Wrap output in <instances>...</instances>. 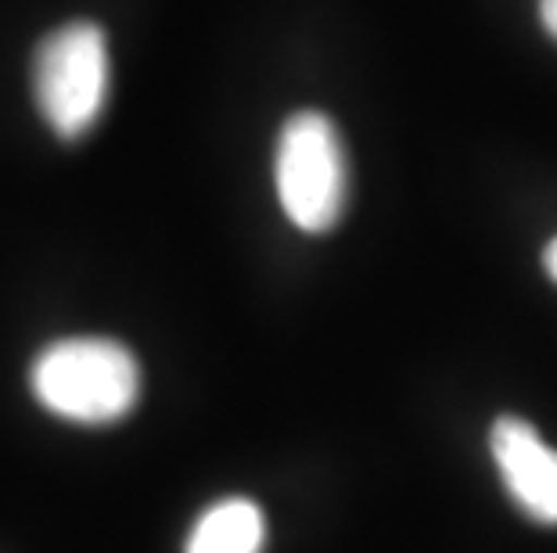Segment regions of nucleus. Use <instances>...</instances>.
I'll use <instances>...</instances> for the list:
<instances>
[{
  "mask_svg": "<svg viewBox=\"0 0 557 553\" xmlns=\"http://www.w3.org/2000/svg\"><path fill=\"white\" fill-rule=\"evenodd\" d=\"M29 388L47 414L73 425H115L137 403L140 367L112 338H62L33 360Z\"/></svg>",
  "mask_w": 557,
  "mask_h": 553,
  "instance_id": "nucleus-1",
  "label": "nucleus"
},
{
  "mask_svg": "<svg viewBox=\"0 0 557 553\" xmlns=\"http://www.w3.org/2000/svg\"><path fill=\"white\" fill-rule=\"evenodd\" d=\"M274 180L284 216L299 230L324 234L342 219L349 202V159L327 115L299 112L284 123Z\"/></svg>",
  "mask_w": 557,
  "mask_h": 553,
  "instance_id": "nucleus-2",
  "label": "nucleus"
},
{
  "mask_svg": "<svg viewBox=\"0 0 557 553\" xmlns=\"http://www.w3.org/2000/svg\"><path fill=\"white\" fill-rule=\"evenodd\" d=\"M33 98L62 140L90 134L109 98V40L94 22L47 33L33 58Z\"/></svg>",
  "mask_w": 557,
  "mask_h": 553,
  "instance_id": "nucleus-3",
  "label": "nucleus"
},
{
  "mask_svg": "<svg viewBox=\"0 0 557 553\" xmlns=\"http://www.w3.org/2000/svg\"><path fill=\"white\" fill-rule=\"evenodd\" d=\"M493 461L511 500L532 521L557 525V450L521 417H500L490 435Z\"/></svg>",
  "mask_w": 557,
  "mask_h": 553,
  "instance_id": "nucleus-4",
  "label": "nucleus"
},
{
  "mask_svg": "<svg viewBox=\"0 0 557 553\" xmlns=\"http://www.w3.org/2000/svg\"><path fill=\"white\" fill-rule=\"evenodd\" d=\"M267 517L245 497L212 503L195 521L184 553H263Z\"/></svg>",
  "mask_w": 557,
  "mask_h": 553,
  "instance_id": "nucleus-5",
  "label": "nucleus"
},
{
  "mask_svg": "<svg viewBox=\"0 0 557 553\" xmlns=\"http://www.w3.org/2000/svg\"><path fill=\"white\" fill-rule=\"evenodd\" d=\"M540 18L543 26H547V33L557 40V0H540Z\"/></svg>",
  "mask_w": 557,
  "mask_h": 553,
  "instance_id": "nucleus-6",
  "label": "nucleus"
},
{
  "mask_svg": "<svg viewBox=\"0 0 557 553\" xmlns=\"http://www.w3.org/2000/svg\"><path fill=\"white\" fill-rule=\"evenodd\" d=\"M543 266H547V274H550V280L557 285V238L543 249Z\"/></svg>",
  "mask_w": 557,
  "mask_h": 553,
  "instance_id": "nucleus-7",
  "label": "nucleus"
}]
</instances>
